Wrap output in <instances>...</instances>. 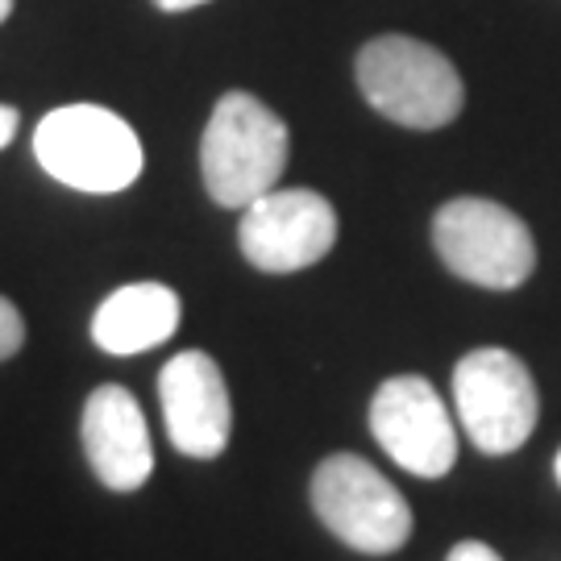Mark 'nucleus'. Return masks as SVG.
Returning <instances> with one entry per match:
<instances>
[{
  "mask_svg": "<svg viewBox=\"0 0 561 561\" xmlns=\"http://www.w3.org/2000/svg\"><path fill=\"white\" fill-rule=\"evenodd\" d=\"M354 80L379 117L416 134L445 129L466 108L458 67L412 34H379L366 42L354 59Z\"/></svg>",
  "mask_w": 561,
  "mask_h": 561,
  "instance_id": "f257e3e1",
  "label": "nucleus"
},
{
  "mask_svg": "<svg viewBox=\"0 0 561 561\" xmlns=\"http://www.w3.org/2000/svg\"><path fill=\"white\" fill-rule=\"evenodd\" d=\"M291 154L287 121L250 92H225L201 138V175L213 204L245 208L271 187Z\"/></svg>",
  "mask_w": 561,
  "mask_h": 561,
  "instance_id": "f03ea898",
  "label": "nucleus"
},
{
  "mask_svg": "<svg viewBox=\"0 0 561 561\" xmlns=\"http://www.w3.org/2000/svg\"><path fill=\"white\" fill-rule=\"evenodd\" d=\"M34 159L50 180L88 196H113L134 187L146 167L134 125L104 104H62L34 129Z\"/></svg>",
  "mask_w": 561,
  "mask_h": 561,
  "instance_id": "7ed1b4c3",
  "label": "nucleus"
},
{
  "mask_svg": "<svg viewBox=\"0 0 561 561\" xmlns=\"http://www.w3.org/2000/svg\"><path fill=\"white\" fill-rule=\"evenodd\" d=\"M433 250L449 275L486 291H516L537 271L533 229L500 201L458 196L433 213Z\"/></svg>",
  "mask_w": 561,
  "mask_h": 561,
  "instance_id": "20e7f679",
  "label": "nucleus"
},
{
  "mask_svg": "<svg viewBox=\"0 0 561 561\" xmlns=\"http://www.w3.org/2000/svg\"><path fill=\"white\" fill-rule=\"evenodd\" d=\"M454 408L479 454H516L541 421L533 370L503 345H479L454 366Z\"/></svg>",
  "mask_w": 561,
  "mask_h": 561,
  "instance_id": "39448f33",
  "label": "nucleus"
},
{
  "mask_svg": "<svg viewBox=\"0 0 561 561\" xmlns=\"http://www.w3.org/2000/svg\"><path fill=\"white\" fill-rule=\"evenodd\" d=\"M312 512L341 545L387 558L412 537V507L400 486L358 454H333L312 474Z\"/></svg>",
  "mask_w": 561,
  "mask_h": 561,
  "instance_id": "423d86ee",
  "label": "nucleus"
},
{
  "mask_svg": "<svg viewBox=\"0 0 561 561\" xmlns=\"http://www.w3.org/2000/svg\"><path fill=\"white\" fill-rule=\"evenodd\" d=\"M370 437L387 458L416 479H445L458 461V428L437 387L424 375L379 382L370 400Z\"/></svg>",
  "mask_w": 561,
  "mask_h": 561,
  "instance_id": "0eeeda50",
  "label": "nucleus"
},
{
  "mask_svg": "<svg viewBox=\"0 0 561 561\" xmlns=\"http://www.w3.org/2000/svg\"><path fill=\"white\" fill-rule=\"evenodd\" d=\"M337 213L321 192L308 187H271L266 196L241 208L238 245L245 262L266 275L308 271L333 250Z\"/></svg>",
  "mask_w": 561,
  "mask_h": 561,
  "instance_id": "6e6552de",
  "label": "nucleus"
},
{
  "mask_svg": "<svg viewBox=\"0 0 561 561\" xmlns=\"http://www.w3.org/2000/svg\"><path fill=\"white\" fill-rule=\"evenodd\" d=\"M159 403L167 437L187 458H221L233 433V408L221 366L204 350H183L162 366Z\"/></svg>",
  "mask_w": 561,
  "mask_h": 561,
  "instance_id": "1a4fd4ad",
  "label": "nucleus"
},
{
  "mask_svg": "<svg viewBox=\"0 0 561 561\" xmlns=\"http://www.w3.org/2000/svg\"><path fill=\"white\" fill-rule=\"evenodd\" d=\"M83 454L108 491H138L154 474V445L134 391L96 387L83 403Z\"/></svg>",
  "mask_w": 561,
  "mask_h": 561,
  "instance_id": "9d476101",
  "label": "nucleus"
},
{
  "mask_svg": "<svg viewBox=\"0 0 561 561\" xmlns=\"http://www.w3.org/2000/svg\"><path fill=\"white\" fill-rule=\"evenodd\" d=\"M180 329V296L167 283H125L92 317V341L104 354H146Z\"/></svg>",
  "mask_w": 561,
  "mask_h": 561,
  "instance_id": "9b49d317",
  "label": "nucleus"
},
{
  "mask_svg": "<svg viewBox=\"0 0 561 561\" xmlns=\"http://www.w3.org/2000/svg\"><path fill=\"white\" fill-rule=\"evenodd\" d=\"M21 345H25V321H21V312L13 308V300L0 296V362L13 358Z\"/></svg>",
  "mask_w": 561,
  "mask_h": 561,
  "instance_id": "f8f14e48",
  "label": "nucleus"
},
{
  "mask_svg": "<svg viewBox=\"0 0 561 561\" xmlns=\"http://www.w3.org/2000/svg\"><path fill=\"white\" fill-rule=\"evenodd\" d=\"M445 561H503V558L486 541H458L454 549H449V558Z\"/></svg>",
  "mask_w": 561,
  "mask_h": 561,
  "instance_id": "ddd939ff",
  "label": "nucleus"
},
{
  "mask_svg": "<svg viewBox=\"0 0 561 561\" xmlns=\"http://www.w3.org/2000/svg\"><path fill=\"white\" fill-rule=\"evenodd\" d=\"M18 138V108L13 104H0V150Z\"/></svg>",
  "mask_w": 561,
  "mask_h": 561,
  "instance_id": "4468645a",
  "label": "nucleus"
},
{
  "mask_svg": "<svg viewBox=\"0 0 561 561\" xmlns=\"http://www.w3.org/2000/svg\"><path fill=\"white\" fill-rule=\"evenodd\" d=\"M162 13H187V9H201L208 0H154Z\"/></svg>",
  "mask_w": 561,
  "mask_h": 561,
  "instance_id": "2eb2a0df",
  "label": "nucleus"
},
{
  "mask_svg": "<svg viewBox=\"0 0 561 561\" xmlns=\"http://www.w3.org/2000/svg\"><path fill=\"white\" fill-rule=\"evenodd\" d=\"M9 13H13V0H0V25L9 21Z\"/></svg>",
  "mask_w": 561,
  "mask_h": 561,
  "instance_id": "dca6fc26",
  "label": "nucleus"
},
{
  "mask_svg": "<svg viewBox=\"0 0 561 561\" xmlns=\"http://www.w3.org/2000/svg\"><path fill=\"white\" fill-rule=\"evenodd\" d=\"M553 474H558V486H561V449H558V458H553Z\"/></svg>",
  "mask_w": 561,
  "mask_h": 561,
  "instance_id": "f3484780",
  "label": "nucleus"
}]
</instances>
